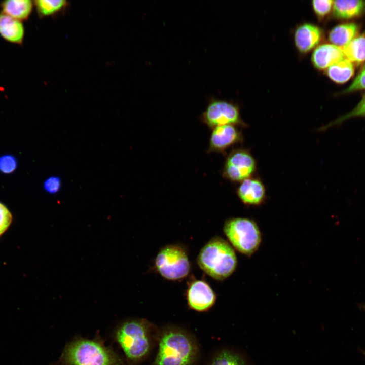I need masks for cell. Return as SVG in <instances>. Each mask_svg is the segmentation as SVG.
Returning a JSON list of instances; mask_svg holds the SVG:
<instances>
[{
    "label": "cell",
    "instance_id": "cell-1",
    "mask_svg": "<svg viewBox=\"0 0 365 365\" xmlns=\"http://www.w3.org/2000/svg\"><path fill=\"white\" fill-rule=\"evenodd\" d=\"M199 267L215 280L223 281L236 270L237 258L234 249L221 237L212 238L202 248L197 259Z\"/></svg>",
    "mask_w": 365,
    "mask_h": 365
},
{
    "label": "cell",
    "instance_id": "cell-2",
    "mask_svg": "<svg viewBox=\"0 0 365 365\" xmlns=\"http://www.w3.org/2000/svg\"><path fill=\"white\" fill-rule=\"evenodd\" d=\"M64 365H121L119 356L98 339L77 338L67 344L61 355Z\"/></svg>",
    "mask_w": 365,
    "mask_h": 365
},
{
    "label": "cell",
    "instance_id": "cell-3",
    "mask_svg": "<svg viewBox=\"0 0 365 365\" xmlns=\"http://www.w3.org/2000/svg\"><path fill=\"white\" fill-rule=\"evenodd\" d=\"M197 352L194 341L187 333L167 330L161 336L153 365H191Z\"/></svg>",
    "mask_w": 365,
    "mask_h": 365
},
{
    "label": "cell",
    "instance_id": "cell-4",
    "mask_svg": "<svg viewBox=\"0 0 365 365\" xmlns=\"http://www.w3.org/2000/svg\"><path fill=\"white\" fill-rule=\"evenodd\" d=\"M114 339L126 359L131 363L141 361L150 351L149 326L143 320L132 319L122 322L116 328Z\"/></svg>",
    "mask_w": 365,
    "mask_h": 365
},
{
    "label": "cell",
    "instance_id": "cell-5",
    "mask_svg": "<svg viewBox=\"0 0 365 365\" xmlns=\"http://www.w3.org/2000/svg\"><path fill=\"white\" fill-rule=\"evenodd\" d=\"M223 231L233 248L250 257L259 248L262 234L257 224L245 217H233L226 220Z\"/></svg>",
    "mask_w": 365,
    "mask_h": 365
},
{
    "label": "cell",
    "instance_id": "cell-6",
    "mask_svg": "<svg viewBox=\"0 0 365 365\" xmlns=\"http://www.w3.org/2000/svg\"><path fill=\"white\" fill-rule=\"evenodd\" d=\"M156 271L164 279L178 281L191 271V263L185 249L178 244H168L159 251L154 263Z\"/></svg>",
    "mask_w": 365,
    "mask_h": 365
},
{
    "label": "cell",
    "instance_id": "cell-7",
    "mask_svg": "<svg viewBox=\"0 0 365 365\" xmlns=\"http://www.w3.org/2000/svg\"><path fill=\"white\" fill-rule=\"evenodd\" d=\"M200 120L209 128L225 125L241 123L239 110L231 102L214 97L210 98Z\"/></svg>",
    "mask_w": 365,
    "mask_h": 365
},
{
    "label": "cell",
    "instance_id": "cell-8",
    "mask_svg": "<svg viewBox=\"0 0 365 365\" xmlns=\"http://www.w3.org/2000/svg\"><path fill=\"white\" fill-rule=\"evenodd\" d=\"M256 168V162L247 151L237 149L227 156L223 170V176L232 181H242L248 178Z\"/></svg>",
    "mask_w": 365,
    "mask_h": 365
},
{
    "label": "cell",
    "instance_id": "cell-9",
    "mask_svg": "<svg viewBox=\"0 0 365 365\" xmlns=\"http://www.w3.org/2000/svg\"><path fill=\"white\" fill-rule=\"evenodd\" d=\"M188 283L186 291L188 306L198 312L208 310L215 303L216 294L205 280L194 277Z\"/></svg>",
    "mask_w": 365,
    "mask_h": 365
},
{
    "label": "cell",
    "instance_id": "cell-10",
    "mask_svg": "<svg viewBox=\"0 0 365 365\" xmlns=\"http://www.w3.org/2000/svg\"><path fill=\"white\" fill-rule=\"evenodd\" d=\"M241 134L233 125H225L212 129L210 137L208 153H223L228 148L240 141Z\"/></svg>",
    "mask_w": 365,
    "mask_h": 365
},
{
    "label": "cell",
    "instance_id": "cell-11",
    "mask_svg": "<svg viewBox=\"0 0 365 365\" xmlns=\"http://www.w3.org/2000/svg\"><path fill=\"white\" fill-rule=\"evenodd\" d=\"M344 58L341 48L333 44H324L318 46L313 51L312 61L317 69L323 70Z\"/></svg>",
    "mask_w": 365,
    "mask_h": 365
},
{
    "label": "cell",
    "instance_id": "cell-12",
    "mask_svg": "<svg viewBox=\"0 0 365 365\" xmlns=\"http://www.w3.org/2000/svg\"><path fill=\"white\" fill-rule=\"evenodd\" d=\"M237 193L239 199L247 205H260L265 198L264 186L257 179L247 178L242 181Z\"/></svg>",
    "mask_w": 365,
    "mask_h": 365
},
{
    "label": "cell",
    "instance_id": "cell-13",
    "mask_svg": "<svg viewBox=\"0 0 365 365\" xmlns=\"http://www.w3.org/2000/svg\"><path fill=\"white\" fill-rule=\"evenodd\" d=\"M322 33L320 28L311 24H304L298 27L295 33L297 49L306 53L314 48L320 41Z\"/></svg>",
    "mask_w": 365,
    "mask_h": 365
},
{
    "label": "cell",
    "instance_id": "cell-14",
    "mask_svg": "<svg viewBox=\"0 0 365 365\" xmlns=\"http://www.w3.org/2000/svg\"><path fill=\"white\" fill-rule=\"evenodd\" d=\"M24 29L21 21L4 13L0 14V35L6 41L21 43L24 38Z\"/></svg>",
    "mask_w": 365,
    "mask_h": 365
},
{
    "label": "cell",
    "instance_id": "cell-15",
    "mask_svg": "<svg viewBox=\"0 0 365 365\" xmlns=\"http://www.w3.org/2000/svg\"><path fill=\"white\" fill-rule=\"evenodd\" d=\"M334 17L350 19L361 15L365 12V1L362 0H338L333 1Z\"/></svg>",
    "mask_w": 365,
    "mask_h": 365
},
{
    "label": "cell",
    "instance_id": "cell-16",
    "mask_svg": "<svg viewBox=\"0 0 365 365\" xmlns=\"http://www.w3.org/2000/svg\"><path fill=\"white\" fill-rule=\"evenodd\" d=\"M358 31L359 27L356 23L341 24L333 28L328 39L332 44L341 48L356 38Z\"/></svg>",
    "mask_w": 365,
    "mask_h": 365
},
{
    "label": "cell",
    "instance_id": "cell-17",
    "mask_svg": "<svg viewBox=\"0 0 365 365\" xmlns=\"http://www.w3.org/2000/svg\"><path fill=\"white\" fill-rule=\"evenodd\" d=\"M1 6L3 13L21 21L28 17L33 4L30 0H8L3 2Z\"/></svg>",
    "mask_w": 365,
    "mask_h": 365
},
{
    "label": "cell",
    "instance_id": "cell-18",
    "mask_svg": "<svg viewBox=\"0 0 365 365\" xmlns=\"http://www.w3.org/2000/svg\"><path fill=\"white\" fill-rule=\"evenodd\" d=\"M354 65L344 57L330 66L326 70L328 77L334 82L342 84L348 81L353 75Z\"/></svg>",
    "mask_w": 365,
    "mask_h": 365
},
{
    "label": "cell",
    "instance_id": "cell-19",
    "mask_svg": "<svg viewBox=\"0 0 365 365\" xmlns=\"http://www.w3.org/2000/svg\"><path fill=\"white\" fill-rule=\"evenodd\" d=\"M344 57L354 64L365 62V35L357 36L347 45L341 48Z\"/></svg>",
    "mask_w": 365,
    "mask_h": 365
},
{
    "label": "cell",
    "instance_id": "cell-20",
    "mask_svg": "<svg viewBox=\"0 0 365 365\" xmlns=\"http://www.w3.org/2000/svg\"><path fill=\"white\" fill-rule=\"evenodd\" d=\"M37 10L42 16H46L54 14L66 5V2L63 0H38L34 2Z\"/></svg>",
    "mask_w": 365,
    "mask_h": 365
},
{
    "label": "cell",
    "instance_id": "cell-21",
    "mask_svg": "<svg viewBox=\"0 0 365 365\" xmlns=\"http://www.w3.org/2000/svg\"><path fill=\"white\" fill-rule=\"evenodd\" d=\"M211 365H247L244 359L238 354L228 350L217 354Z\"/></svg>",
    "mask_w": 365,
    "mask_h": 365
},
{
    "label": "cell",
    "instance_id": "cell-22",
    "mask_svg": "<svg viewBox=\"0 0 365 365\" xmlns=\"http://www.w3.org/2000/svg\"><path fill=\"white\" fill-rule=\"evenodd\" d=\"M356 117H365V94L363 96L360 101L353 109L348 113L338 118L334 121L331 122L328 125L323 127V129H326L330 127L340 124L351 118Z\"/></svg>",
    "mask_w": 365,
    "mask_h": 365
},
{
    "label": "cell",
    "instance_id": "cell-23",
    "mask_svg": "<svg viewBox=\"0 0 365 365\" xmlns=\"http://www.w3.org/2000/svg\"><path fill=\"white\" fill-rule=\"evenodd\" d=\"M364 89H365V65L361 69L350 86L341 93L344 94H349Z\"/></svg>",
    "mask_w": 365,
    "mask_h": 365
},
{
    "label": "cell",
    "instance_id": "cell-24",
    "mask_svg": "<svg viewBox=\"0 0 365 365\" xmlns=\"http://www.w3.org/2000/svg\"><path fill=\"white\" fill-rule=\"evenodd\" d=\"M17 166V161L11 155H5L0 157V171L8 174L13 173Z\"/></svg>",
    "mask_w": 365,
    "mask_h": 365
},
{
    "label": "cell",
    "instance_id": "cell-25",
    "mask_svg": "<svg viewBox=\"0 0 365 365\" xmlns=\"http://www.w3.org/2000/svg\"><path fill=\"white\" fill-rule=\"evenodd\" d=\"M62 182L61 178L55 175L47 178L43 183V188L49 194H56L61 190Z\"/></svg>",
    "mask_w": 365,
    "mask_h": 365
},
{
    "label": "cell",
    "instance_id": "cell-26",
    "mask_svg": "<svg viewBox=\"0 0 365 365\" xmlns=\"http://www.w3.org/2000/svg\"><path fill=\"white\" fill-rule=\"evenodd\" d=\"M12 220L13 217L11 212L0 202V236L8 230Z\"/></svg>",
    "mask_w": 365,
    "mask_h": 365
},
{
    "label": "cell",
    "instance_id": "cell-27",
    "mask_svg": "<svg viewBox=\"0 0 365 365\" xmlns=\"http://www.w3.org/2000/svg\"><path fill=\"white\" fill-rule=\"evenodd\" d=\"M333 4V1L332 0H315L312 2L314 11L320 17H323L330 12Z\"/></svg>",
    "mask_w": 365,
    "mask_h": 365
},
{
    "label": "cell",
    "instance_id": "cell-28",
    "mask_svg": "<svg viewBox=\"0 0 365 365\" xmlns=\"http://www.w3.org/2000/svg\"><path fill=\"white\" fill-rule=\"evenodd\" d=\"M359 308L365 311V304H360Z\"/></svg>",
    "mask_w": 365,
    "mask_h": 365
},
{
    "label": "cell",
    "instance_id": "cell-29",
    "mask_svg": "<svg viewBox=\"0 0 365 365\" xmlns=\"http://www.w3.org/2000/svg\"><path fill=\"white\" fill-rule=\"evenodd\" d=\"M362 352L365 355V351H362Z\"/></svg>",
    "mask_w": 365,
    "mask_h": 365
}]
</instances>
